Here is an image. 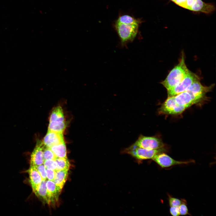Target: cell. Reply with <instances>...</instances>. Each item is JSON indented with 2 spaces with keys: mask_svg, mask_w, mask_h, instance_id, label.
I'll list each match as a JSON object with an SVG mask.
<instances>
[{
  "mask_svg": "<svg viewBox=\"0 0 216 216\" xmlns=\"http://www.w3.org/2000/svg\"><path fill=\"white\" fill-rule=\"evenodd\" d=\"M189 71L183 54L179 63L170 71L161 83L167 90L170 89L181 82Z\"/></svg>",
  "mask_w": 216,
  "mask_h": 216,
  "instance_id": "1",
  "label": "cell"
},
{
  "mask_svg": "<svg viewBox=\"0 0 216 216\" xmlns=\"http://www.w3.org/2000/svg\"><path fill=\"white\" fill-rule=\"evenodd\" d=\"M177 5L194 13L209 14L215 11V5L202 0H170Z\"/></svg>",
  "mask_w": 216,
  "mask_h": 216,
  "instance_id": "2",
  "label": "cell"
},
{
  "mask_svg": "<svg viewBox=\"0 0 216 216\" xmlns=\"http://www.w3.org/2000/svg\"><path fill=\"white\" fill-rule=\"evenodd\" d=\"M139 24H126L116 22L114 27L122 46L134 40L137 34Z\"/></svg>",
  "mask_w": 216,
  "mask_h": 216,
  "instance_id": "3",
  "label": "cell"
},
{
  "mask_svg": "<svg viewBox=\"0 0 216 216\" xmlns=\"http://www.w3.org/2000/svg\"><path fill=\"white\" fill-rule=\"evenodd\" d=\"M165 151L164 147L156 149H149L138 147L133 144L125 149L123 152L137 159L143 160L152 159L157 154Z\"/></svg>",
  "mask_w": 216,
  "mask_h": 216,
  "instance_id": "4",
  "label": "cell"
},
{
  "mask_svg": "<svg viewBox=\"0 0 216 216\" xmlns=\"http://www.w3.org/2000/svg\"><path fill=\"white\" fill-rule=\"evenodd\" d=\"M199 80L197 75L189 71L179 83L174 87L167 90L168 96H173L185 91L188 88L194 81Z\"/></svg>",
  "mask_w": 216,
  "mask_h": 216,
  "instance_id": "5",
  "label": "cell"
},
{
  "mask_svg": "<svg viewBox=\"0 0 216 216\" xmlns=\"http://www.w3.org/2000/svg\"><path fill=\"white\" fill-rule=\"evenodd\" d=\"M136 146L149 149H156L164 148L162 140L155 136H148L140 135L134 143Z\"/></svg>",
  "mask_w": 216,
  "mask_h": 216,
  "instance_id": "6",
  "label": "cell"
},
{
  "mask_svg": "<svg viewBox=\"0 0 216 216\" xmlns=\"http://www.w3.org/2000/svg\"><path fill=\"white\" fill-rule=\"evenodd\" d=\"M187 106L179 105L176 102L174 96H168V98L162 104L160 111L163 113L170 115H178L183 112Z\"/></svg>",
  "mask_w": 216,
  "mask_h": 216,
  "instance_id": "7",
  "label": "cell"
},
{
  "mask_svg": "<svg viewBox=\"0 0 216 216\" xmlns=\"http://www.w3.org/2000/svg\"><path fill=\"white\" fill-rule=\"evenodd\" d=\"M205 96L196 94L185 91L174 96L175 100L177 104L189 107L201 101L204 98Z\"/></svg>",
  "mask_w": 216,
  "mask_h": 216,
  "instance_id": "8",
  "label": "cell"
},
{
  "mask_svg": "<svg viewBox=\"0 0 216 216\" xmlns=\"http://www.w3.org/2000/svg\"><path fill=\"white\" fill-rule=\"evenodd\" d=\"M152 159L163 168H167L171 166L184 164H188L194 163V160L179 161L176 160L164 152L160 153L155 155Z\"/></svg>",
  "mask_w": 216,
  "mask_h": 216,
  "instance_id": "9",
  "label": "cell"
},
{
  "mask_svg": "<svg viewBox=\"0 0 216 216\" xmlns=\"http://www.w3.org/2000/svg\"><path fill=\"white\" fill-rule=\"evenodd\" d=\"M45 147L42 141L39 140L37 141L31 155L30 165L36 166L44 164L43 151Z\"/></svg>",
  "mask_w": 216,
  "mask_h": 216,
  "instance_id": "10",
  "label": "cell"
},
{
  "mask_svg": "<svg viewBox=\"0 0 216 216\" xmlns=\"http://www.w3.org/2000/svg\"><path fill=\"white\" fill-rule=\"evenodd\" d=\"M47 195L49 204L57 202L62 189L56 185L53 181L47 180L46 182Z\"/></svg>",
  "mask_w": 216,
  "mask_h": 216,
  "instance_id": "11",
  "label": "cell"
},
{
  "mask_svg": "<svg viewBox=\"0 0 216 216\" xmlns=\"http://www.w3.org/2000/svg\"><path fill=\"white\" fill-rule=\"evenodd\" d=\"M42 142L45 146L49 147L64 142L63 133L48 130Z\"/></svg>",
  "mask_w": 216,
  "mask_h": 216,
  "instance_id": "12",
  "label": "cell"
},
{
  "mask_svg": "<svg viewBox=\"0 0 216 216\" xmlns=\"http://www.w3.org/2000/svg\"><path fill=\"white\" fill-rule=\"evenodd\" d=\"M29 176V181L32 190L34 193L38 190L42 180V177L34 166L30 165L27 170Z\"/></svg>",
  "mask_w": 216,
  "mask_h": 216,
  "instance_id": "13",
  "label": "cell"
},
{
  "mask_svg": "<svg viewBox=\"0 0 216 216\" xmlns=\"http://www.w3.org/2000/svg\"><path fill=\"white\" fill-rule=\"evenodd\" d=\"M213 86H203L200 82L199 80L194 82L185 91H187L196 94L205 95L206 93L210 91Z\"/></svg>",
  "mask_w": 216,
  "mask_h": 216,
  "instance_id": "14",
  "label": "cell"
},
{
  "mask_svg": "<svg viewBox=\"0 0 216 216\" xmlns=\"http://www.w3.org/2000/svg\"><path fill=\"white\" fill-rule=\"evenodd\" d=\"M68 170H64L56 171L55 177L53 181L56 185L62 189L68 178Z\"/></svg>",
  "mask_w": 216,
  "mask_h": 216,
  "instance_id": "15",
  "label": "cell"
},
{
  "mask_svg": "<svg viewBox=\"0 0 216 216\" xmlns=\"http://www.w3.org/2000/svg\"><path fill=\"white\" fill-rule=\"evenodd\" d=\"M46 181V180H42L34 194L43 203L49 204L47 195Z\"/></svg>",
  "mask_w": 216,
  "mask_h": 216,
  "instance_id": "16",
  "label": "cell"
},
{
  "mask_svg": "<svg viewBox=\"0 0 216 216\" xmlns=\"http://www.w3.org/2000/svg\"><path fill=\"white\" fill-rule=\"evenodd\" d=\"M57 157L67 158V151L64 142L50 147Z\"/></svg>",
  "mask_w": 216,
  "mask_h": 216,
  "instance_id": "17",
  "label": "cell"
},
{
  "mask_svg": "<svg viewBox=\"0 0 216 216\" xmlns=\"http://www.w3.org/2000/svg\"><path fill=\"white\" fill-rule=\"evenodd\" d=\"M50 122L65 121L63 111L60 106L56 107L53 109L50 117Z\"/></svg>",
  "mask_w": 216,
  "mask_h": 216,
  "instance_id": "18",
  "label": "cell"
},
{
  "mask_svg": "<svg viewBox=\"0 0 216 216\" xmlns=\"http://www.w3.org/2000/svg\"><path fill=\"white\" fill-rule=\"evenodd\" d=\"M49 122L48 130L63 133L66 127L65 121H53Z\"/></svg>",
  "mask_w": 216,
  "mask_h": 216,
  "instance_id": "19",
  "label": "cell"
},
{
  "mask_svg": "<svg viewBox=\"0 0 216 216\" xmlns=\"http://www.w3.org/2000/svg\"><path fill=\"white\" fill-rule=\"evenodd\" d=\"M116 22L126 24H138L141 23L140 19H136L128 14H123L119 16Z\"/></svg>",
  "mask_w": 216,
  "mask_h": 216,
  "instance_id": "20",
  "label": "cell"
},
{
  "mask_svg": "<svg viewBox=\"0 0 216 216\" xmlns=\"http://www.w3.org/2000/svg\"><path fill=\"white\" fill-rule=\"evenodd\" d=\"M55 160L57 165L55 171L69 170L70 166V164L67 158L56 157Z\"/></svg>",
  "mask_w": 216,
  "mask_h": 216,
  "instance_id": "21",
  "label": "cell"
},
{
  "mask_svg": "<svg viewBox=\"0 0 216 216\" xmlns=\"http://www.w3.org/2000/svg\"><path fill=\"white\" fill-rule=\"evenodd\" d=\"M56 157L50 147L45 146L43 151L44 161L49 159L55 160Z\"/></svg>",
  "mask_w": 216,
  "mask_h": 216,
  "instance_id": "22",
  "label": "cell"
},
{
  "mask_svg": "<svg viewBox=\"0 0 216 216\" xmlns=\"http://www.w3.org/2000/svg\"><path fill=\"white\" fill-rule=\"evenodd\" d=\"M44 164L46 169H51L55 171L56 163L54 160H47L44 161Z\"/></svg>",
  "mask_w": 216,
  "mask_h": 216,
  "instance_id": "23",
  "label": "cell"
},
{
  "mask_svg": "<svg viewBox=\"0 0 216 216\" xmlns=\"http://www.w3.org/2000/svg\"><path fill=\"white\" fill-rule=\"evenodd\" d=\"M34 166L36 168L41 176L42 180H47L46 175V169L44 164Z\"/></svg>",
  "mask_w": 216,
  "mask_h": 216,
  "instance_id": "24",
  "label": "cell"
},
{
  "mask_svg": "<svg viewBox=\"0 0 216 216\" xmlns=\"http://www.w3.org/2000/svg\"><path fill=\"white\" fill-rule=\"evenodd\" d=\"M178 208L180 215L189 214L188 207L184 201H182V203L178 206Z\"/></svg>",
  "mask_w": 216,
  "mask_h": 216,
  "instance_id": "25",
  "label": "cell"
},
{
  "mask_svg": "<svg viewBox=\"0 0 216 216\" xmlns=\"http://www.w3.org/2000/svg\"><path fill=\"white\" fill-rule=\"evenodd\" d=\"M168 200L170 207H178L182 202L178 199L171 196H169Z\"/></svg>",
  "mask_w": 216,
  "mask_h": 216,
  "instance_id": "26",
  "label": "cell"
},
{
  "mask_svg": "<svg viewBox=\"0 0 216 216\" xmlns=\"http://www.w3.org/2000/svg\"><path fill=\"white\" fill-rule=\"evenodd\" d=\"M47 179L53 181L54 179L56 171L51 169H46Z\"/></svg>",
  "mask_w": 216,
  "mask_h": 216,
  "instance_id": "27",
  "label": "cell"
},
{
  "mask_svg": "<svg viewBox=\"0 0 216 216\" xmlns=\"http://www.w3.org/2000/svg\"><path fill=\"white\" fill-rule=\"evenodd\" d=\"M170 212L171 215L173 216H178L180 215L178 207H170Z\"/></svg>",
  "mask_w": 216,
  "mask_h": 216,
  "instance_id": "28",
  "label": "cell"
}]
</instances>
